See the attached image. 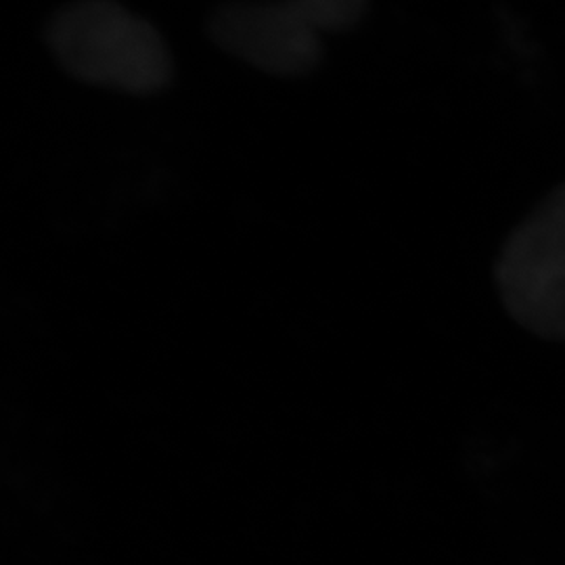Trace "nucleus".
Masks as SVG:
<instances>
[{
	"mask_svg": "<svg viewBox=\"0 0 565 565\" xmlns=\"http://www.w3.org/2000/svg\"><path fill=\"white\" fill-rule=\"evenodd\" d=\"M51 46L81 81L153 93L170 81V53L153 25L111 0H78L51 23Z\"/></svg>",
	"mask_w": 565,
	"mask_h": 565,
	"instance_id": "nucleus-1",
	"label": "nucleus"
},
{
	"mask_svg": "<svg viewBox=\"0 0 565 565\" xmlns=\"http://www.w3.org/2000/svg\"><path fill=\"white\" fill-rule=\"evenodd\" d=\"M494 277L518 323L546 340H565V184L511 233Z\"/></svg>",
	"mask_w": 565,
	"mask_h": 565,
	"instance_id": "nucleus-2",
	"label": "nucleus"
},
{
	"mask_svg": "<svg viewBox=\"0 0 565 565\" xmlns=\"http://www.w3.org/2000/svg\"><path fill=\"white\" fill-rule=\"evenodd\" d=\"M210 32L233 57L277 76H302L321 60L319 32L291 0L226 4L214 15Z\"/></svg>",
	"mask_w": 565,
	"mask_h": 565,
	"instance_id": "nucleus-3",
	"label": "nucleus"
},
{
	"mask_svg": "<svg viewBox=\"0 0 565 565\" xmlns=\"http://www.w3.org/2000/svg\"><path fill=\"white\" fill-rule=\"evenodd\" d=\"M291 4L321 34L356 25L363 18L366 0H291Z\"/></svg>",
	"mask_w": 565,
	"mask_h": 565,
	"instance_id": "nucleus-4",
	"label": "nucleus"
}]
</instances>
